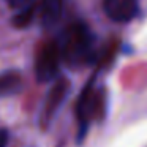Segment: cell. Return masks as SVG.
<instances>
[{"instance_id":"cell-3","label":"cell","mask_w":147,"mask_h":147,"mask_svg":"<svg viewBox=\"0 0 147 147\" xmlns=\"http://www.w3.org/2000/svg\"><path fill=\"white\" fill-rule=\"evenodd\" d=\"M62 59L59 51L57 40L46 41L36 52L35 59V78L38 82H51L59 76V68H60Z\"/></svg>"},{"instance_id":"cell-6","label":"cell","mask_w":147,"mask_h":147,"mask_svg":"<svg viewBox=\"0 0 147 147\" xmlns=\"http://www.w3.org/2000/svg\"><path fill=\"white\" fill-rule=\"evenodd\" d=\"M63 13V0H41L40 21L45 29H51L60 21Z\"/></svg>"},{"instance_id":"cell-2","label":"cell","mask_w":147,"mask_h":147,"mask_svg":"<svg viewBox=\"0 0 147 147\" xmlns=\"http://www.w3.org/2000/svg\"><path fill=\"white\" fill-rule=\"evenodd\" d=\"M103 89L96 84V74H93L82 89L76 105L78 115V142H82L89 127L95 119H101L103 115Z\"/></svg>"},{"instance_id":"cell-10","label":"cell","mask_w":147,"mask_h":147,"mask_svg":"<svg viewBox=\"0 0 147 147\" xmlns=\"http://www.w3.org/2000/svg\"><path fill=\"white\" fill-rule=\"evenodd\" d=\"M8 139H10V133L5 128H0V147H7Z\"/></svg>"},{"instance_id":"cell-8","label":"cell","mask_w":147,"mask_h":147,"mask_svg":"<svg viewBox=\"0 0 147 147\" xmlns=\"http://www.w3.org/2000/svg\"><path fill=\"white\" fill-rule=\"evenodd\" d=\"M35 3H32L30 7H26L22 10L16 11V14L13 16V26L18 27V29H24L27 27L33 19V14H35Z\"/></svg>"},{"instance_id":"cell-4","label":"cell","mask_w":147,"mask_h":147,"mask_svg":"<svg viewBox=\"0 0 147 147\" xmlns=\"http://www.w3.org/2000/svg\"><path fill=\"white\" fill-rule=\"evenodd\" d=\"M68 90H70V82L65 78H59L54 82L52 89L46 95L41 108V114H40V125H43V128H48L51 120L55 117L57 111L60 109V106L63 105L65 98H67Z\"/></svg>"},{"instance_id":"cell-9","label":"cell","mask_w":147,"mask_h":147,"mask_svg":"<svg viewBox=\"0 0 147 147\" xmlns=\"http://www.w3.org/2000/svg\"><path fill=\"white\" fill-rule=\"evenodd\" d=\"M7 3L10 5V8L19 11L26 7H30L32 3H35V0H7Z\"/></svg>"},{"instance_id":"cell-5","label":"cell","mask_w":147,"mask_h":147,"mask_svg":"<svg viewBox=\"0 0 147 147\" xmlns=\"http://www.w3.org/2000/svg\"><path fill=\"white\" fill-rule=\"evenodd\" d=\"M103 11L114 22H130L139 13L138 0H103Z\"/></svg>"},{"instance_id":"cell-7","label":"cell","mask_w":147,"mask_h":147,"mask_svg":"<svg viewBox=\"0 0 147 147\" xmlns=\"http://www.w3.org/2000/svg\"><path fill=\"white\" fill-rule=\"evenodd\" d=\"M24 81L19 71L16 70H7L0 73V98L13 96L22 90Z\"/></svg>"},{"instance_id":"cell-1","label":"cell","mask_w":147,"mask_h":147,"mask_svg":"<svg viewBox=\"0 0 147 147\" xmlns=\"http://www.w3.org/2000/svg\"><path fill=\"white\" fill-rule=\"evenodd\" d=\"M57 45L62 63L70 70H82L93 63L96 55L95 35L82 21H74L67 26L59 35Z\"/></svg>"}]
</instances>
